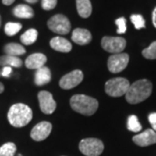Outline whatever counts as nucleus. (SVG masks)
I'll use <instances>...</instances> for the list:
<instances>
[{
  "label": "nucleus",
  "mask_w": 156,
  "mask_h": 156,
  "mask_svg": "<svg viewBox=\"0 0 156 156\" xmlns=\"http://www.w3.org/2000/svg\"><path fill=\"white\" fill-rule=\"evenodd\" d=\"M83 73L80 69H75L64 75L61 78L59 85L62 89H70L76 87L83 80Z\"/></svg>",
  "instance_id": "1a4fd4ad"
},
{
  "label": "nucleus",
  "mask_w": 156,
  "mask_h": 156,
  "mask_svg": "<svg viewBox=\"0 0 156 156\" xmlns=\"http://www.w3.org/2000/svg\"><path fill=\"white\" fill-rule=\"evenodd\" d=\"M0 77H1V69H0Z\"/></svg>",
  "instance_id": "c9c22d12"
},
{
  "label": "nucleus",
  "mask_w": 156,
  "mask_h": 156,
  "mask_svg": "<svg viewBox=\"0 0 156 156\" xmlns=\"http://www.w3.org/2000/svg\"><path fill=\"white\" fill-rule=\"evenodd\" d=\"M51 80V72L50 69L46 66L40 68L36 70L35 73V78L34 82L35 84L37 86H43L45 84L49 83Z\"/></svg>",
  "instance_id": "dca6fc26"
},
{
  "label": "nucleus",
  "mask_w": 156,
  "mask_h": 156,
  "mask_svg": "<svg viewBox=\"0 0 156 156\" xmlns=\"http://www.w3.org/2000/svg\"><path fill=\"white\" fill-rule=\"evenodd\" d=\"M129 56L127 53H118L113 54L108 59V69L111 73L122 72L128 64Z\"/></svg>",
  "instance_id": "6e6552de"
},
{
  "label": "nucleus",
  "mask_w": 156,
  "mask_h": 156,
  "mask_svg": "<svg viewBox=\"0 0 156 156\" xmlns=\"http://www.w3.org/2000/svg\"><path fill=\"white\" fill-rule=\"evenodd\" d=\"M153 85L150 81L141 79L130 84L126 93V100L130 104H137L147 100L152 94Z\"/></svg>",
  "instance_id": "f257e3e1"
},
{
  "label": "nucleus",
  "mask_w": 156,
  "mask_h": 156,
  "mask_svg": "<svg viewBox=\"0 0 156 156\" xmlns=\"http://www.w3.org/2000/svg\"><path fill=\"white\" fill-rule=\"evenodd\" d=\"M71 39L74 43L79 45H86L92 40V35L86 29L76 28L73 30Z\"/></svg>",
  "instance_id": "4468645a"
},
{
  "label": "nucleus",
  "mask_w": 156,
  "mask_h": 156,
  "mask_svg": "<svg viewBox=\"0 0 156 156\" xmlns=\"http://www.w3.org/2000/svg\"><path fill=\"white\" fill-rule=\"evenodd\" d=\"M52 124L49 122H41L34 126L30 131V137L35 141H42L45 140L51 133Z\"/></svg>",
  "instance_id": "9b49d317"
},
{
  "label": "nucleus",
  "mask_w": 156,
  "mask_h": 156,
  "mask_svg": "<svg viewBox=\"0 0 156 156\" xmlns=\"http://www.w3.org/2000/svg\"><path fill=\"white\" fill-rule=\"evenodd\" d=\"M56 4H57V0H42L41 1L42 8L45 11L53 10L56 7Z\"/></svg>",
  "instance_id": "cd10ccee"
},
{
  "label": "nucleus",
  "mask_w": 156,
  "mask_h": 156,
  "mask_svg": "<svg viewBox=\"0 0 156 156\" xmlns=\"http://www.w3.org/2000/svg\"><path fill=\"white\" fill-rule=\"evenodd\" d=\"M148 121L152 126V129L156 132V113H152L148 115Z\"/></svg>",
  "instance_id": "c756f323"
},
{
  "label": "nucleus",
  "mask_w": 156,
  "mask_h": 156,
  "mask_svg": "<svg viewBox=\"0 0 156 156\" xmlns=\"http://www.w3.org/2000/svg\"><path fill=\"white\" fill-rule=\"evenodd\" d=\"M12 73V68L10 66H5L1 69V76L4 77H9Z\"/></svg>",
  "instance_id": "c85d7f7f"
},
{
  "label": "nucleus",
  "mask_w": 156,
  "mask_h": 156,
  "mask_svg": "<svg viewBox=\"0 0 156 156\" xmlns=\"http://www.w3.org/2000/svg\"><path fill=\"white\" fill-rule=\"evenodd\" d=\"M38 101L40 109L45 115L53 114L56 108V102L53 98V95L49 91H40L38 93Z\"/></svg>",
  "instance_id": "9d476101"
},
{
  "label": "nucleus",
  "mask_w": 156,
  "mask_h": 156,
  "mask_svg": "<svg viewBox=\"0 0 156 156\" xmlns=\"http://www.w3.org/2000/svg\"><path fill=\"white\" fill-rule=\"evenodd\" d=\"M38 37V32L36 29H29L20 37V40L24 45L33 44Z\"/></svg>",
  "instance_id": "412c9836"
},
{
  "label": "nucleus",
  "mask_w": 156,
  "mask_h": 156,
  "mask_svg": "<svg viewBox=\"0 0 156 156\" xmlns=\"http://www.w3.org/2000/svg\"><path fill=\"white\" fill-rule=\"evenodd\" d=\"M152 21H153V24L156 28V7L154 9L153 13H152Z\"/></svg>",
  "instance_id": "7c9ffc66"
},
{
  "label": "nucleus",
  "mask_w": 156,
  "mask_h": 156,
  "mask_svg": "<svg viewBox=\"0 0 156 156\" xmlns=\"http://www.w3.org/2000/svg\"><path fill=\"white\" fill-rule=\"evenodd\" d=\"M22 29V24L19 23H7L5 26V32L7 36L12 37L17 34Z\"/></svg>",
  "instance_id": "b1692460"
},
{
  "label": "nucleus",
  "mask_w": 156,
  "mask_h": 156,
  "mask_svg": "<svg viewBox=\"0 0 156 156\" xmlns=\"http://www.w3.org/2000/svg\"><path fill=\"white\" fill-rule=\"evenodd\" d=\"M19 156H21V155H19Z\"/></svg>",
  "instance_id": "e433bc0d"
},
{
  "label": "nucleus",
  "mask_w": 156,
  "mask_h": 156,
  "mask_svg": "<svg viewBox=\"0 0 156 156\" xmlns=\"http://www.w3.org/2000/svg\"><path fill=\"white\" fill-rule=\"evenodd\" d=\"M4 51L5 55L12 56H18L24 55L26 53V50L23 45L16 43H10L5 45L4 47Z\"/></svg>",
  "instance_id": "6ab92c4d"
},
{
  "label": "nucleus",
  "mask_w": 156,
  "mask_h": 156,
  "mask_svg": "<svg viewBox=\"0 0 156 156\" xmlns=\"http://www.w3.org/2000/svg\"><path fill=\"white\" fill-rule=\"evenodd\" d=\"M70 107L73 110L83 115L90 116L94 115L98 107V101L85 95H75L70 98Z\"/></svg>",
  "instance_id": "7ed1b4c3"
},
{
  "label": "nucleus",
  "mask_w": 156,
  "mask_h": 156,
  "mask_svg": "<svg viewBox=\"0 0 156 156\" xmlns=\"http://www.w3.org/2000/svg\"><path fill=\"white\" fill-rule=\"evenodd\" d=\"M50 47L56 51L62 52V53H68L72 50V45L69 41L67 39L61 37H56L52 38L50 42Z\"/></svg>",
  "instance_id": "2eb2a0df"
},
{
  "label": "nucleus",
  "mask_w": 156,
  "mask_h": 156,
  "mask_svg": "<svg viewBox=\"0 0 156 156\" xmlns=\"http://www.w3.org/2000/svg\"><path fill=\"white\" fill-rule=\"evenodd\" d=\"M17 151V146L13 142H6L0 147V156H14Z\"/></svg>",
  "instance_id": "4be33fe9"
},
{
  "label": "nucleus",
  "mask_w": 156,
  "mask_h": 156,
  "mask_svg": "<svg viewBox=\"0 0 156 156\" xmlns=\"http://www.w3.org/2000/svg\"><path fill=\"white\" fill-rule=\"evenodd\" d=\"M4 91H5V86H4V84L0 82V94H2Z\"/></svg>",
  "instance_id": "473e14b6"
},
{
  "label": "nucleus",
  "mask_w": 156,
  "mask_h": 156,
  "mask_svg": "<svg viewBox=\"0 0 156 156\" xmlns=\"http://www.w3.org/2000/svg\"><path fill=\"white\" fill-rule=\"evenodd\" d=\"M133 141L140 147H147L156 143V132L148 128L133 137Z\"/></svg>",
  "instance_id": "f8f14e48"
},
{
  "label": "nucleus",
  "mask_w": 156,
  "mask_h": 156,
  "mask_svg": "<svg viewBox=\"0 0 156 156\" xmlns=\"http://www.w3.org/2000/svg\"><path fill=\"white\" fill-rule=\"evenodd\" d=\"M130 83L128 79L123 77L113 78L105 83V92L112 97H120L126 95Z\"/></svg>",
  "instance_id": "20e7f679"
},
{
  "label": "nucleus",
  "mask_w": 156,
  "mask_h": 156,
  "mask_svg": "<svg viewBox=\"0 0 156 156\" xmlns=\"http://www.w3.org/2000/svg\"><path fill=\"white\" fill-rule=\"evenodd\" d=\"M33 113L31 108L23 103H16L10 108L7 118L8 122L14 128H23L30 122Z\"/></svg>",
  "instance_id": "f03ea898"
},
{
  "label": "nucleus",
  "mask_w": 156,
  "mask_h": 156,
  "mask_svg": "<svg viewBox=\"0 0 156 156\" xmlns=\"http://www.w3.org/2000/svg\"><path fill=\"white\" fill-rule=\"evenodd\" d=\"M29 4H36L38 0H25Z\"/></svg>",
  "instance_id": "72a5a7b5"
},
{
  "label": "nucleus",
  "mask_w": 156,
  "mask_h": 156,
  "mask_svg": "<svg viewBox=\"0 0 156 156\" xmlns=\"http://www.w3.org/2000/svg\"><path fill=\"white\" fill-rule=\"evenodd\" d=\"M79 149L85 156H99L103 152L104 145L99 139L86 138L80 141Z\"/></svg>",
  "instance_id": "39448f33"
},
{
  "label": "nucleus",
  "mask_w": 156,
  "mask_h": 156,
  "mask_svg": "<svg viewBox=\"0 0 156 156\" xmlns=\"http://www.w3.org/2000/svg\"><path fill=\"white\" fill-rule=\"evenodd\" d=\"M142 126L140 123L138 117L134 115H132L128 117V129L129 131H132L134 133H138L141 130Z\"/></svg>",
  "instance_id": "5701e85b"
},
{
  "label": "nucleus",
  "mask_w": 156,
  "mask_h": 156,
  "mask_svg": "<svg viewBox=\"0 0 156 156\" xmlns=\"http://www.w3.org/2000/svg\"><path fill=\"white\" fill-rule=\"evenodd\" d=\"M76 9L80 17L88 18L92 13V5L90 0H76Z\"/></svg>",
  "instance_id": "a211bd4d"
},
{
  "label": "nucleus",
  "mask_w": 156,
  "mask_h": 156,
  "mask_svg": "<svg viewBox=\"0 0 156 156\" xmlns=\"http://www.w3.org/2000/svg\"><path fill=\"white\" fill-rule=\"evenodd\" d=\"M115 24L117 25V33L123 34L127 30V25H126V19L124 17H119L115 20Z\"/></svg>",
  "instance_id": "bb28decb"
},
{
  "label": "nucleus",
  "mask_w": 156,
  "mask_h": 156,
  "mask_svg": "<svg viewBox=\"0 0 156 156\" xmlns=\"http://www.w3.org/2000/svg\"><path fill=\"white\" fill-rule=\"evenodd\" d=\"M130 20L133 23L135 29L140 30L145 28V19L140 14H134L130 17Z\"/></svg>",
  "instance_id": "a878e982"
},
{
  "label": "nucleus",
  "mask_w": 156,
  "mask_h": 156,
  "mask_svg": "<svg viewBox=\"0 0 156 156\" xmlns=\"http://www.w3.org/2000/svg\"><path fill=\"white\" fill-rule=\"evenodd\" d=\"M13 15L18 18L30 19L34 17V11L30 6L27 5H18L13 9Z\"/></svg>",
  "instance_id": "f3484780"
},
{
  "label": "nucleus",
  "mask_w": 156,
  "mask_h": 156,
  "mask_svg": "<svg viewBox=\"0 0 156 156\" xmlns=\"http://www.w3.org/2000/svg\"><path fill=\"white\" fill-rule=\"evenodd\" d=\"M101 44L103 50L112 54L122 53L127 44L126 40L121 37H104Z\"/></svg>",
  "instance_id": "0eeeda50"
},
{
  "label": "nucleus",
  "mask_w": 156,
  "mask_h": 156,
  "mask_svg": "<svg viewBox=\"0 0 156 156\" xmlns=\"http://www.w3.org/2000/svg\"><path fill=\"white\" fill-rule=\"evenodd\" d=\"M47 25L51 31L59 35H66L71 29V24L69 18L64 15L56 14L50 17L47 23Z\"/></svg>",
  "instance_id": "423d86ee"
},
{
  "label": "nucleus",
  "mask_w": 156,
  "mask_h": 156,
  "mask_svg": "<svg viewBox=\"0 0 156 156\" xmlns=\"http://www.w3.org/2000/svg\"><path fill=\"white\" fill-rule=\"evenodd\" d=\"M47 62V57L42 53L31 54L25 60V66L30 69H38L44 67Z\"/></svg>",
  "instance_id": "ddd939ff"
},
{
  "label": "nucleus",
  "mask_w": 156,
  "mask_h": 156,
  "mask_svg": "<svg viewBox=\"0 0 156 156\" xmlns=\"http://www.w3.org/2000/svg\"><path fill=\"white\" fill-rule=\"evenodd\" d=\"M15 2V0H2V3L5 5H11Z\"/></svg>",
  "instance_id": "2f4dec72"
},
{
  "label": "nucleus",
  "mask_w": 156,
  "mask_h": 156,
  "mask_svg": "<svg viewBox=\"0 0 156 156\" xmlns=\"http://www.w3.org/2000/svg\"><path fill=\"white\" fill-rule=\"evenodd\" d=\"M1 21H2V20H1V16H0V26H1Z\"/></svg>",
  "instance_id": "f704fd0d"
},
{
  "label": "nucleus",
  "mask_w": 156,
  "mask_h": 156,
  "mask_svg": "<svg viewBox=\"0 0 156 156\" xmlns=\"http://www.w3.org/2000/svg\"><path fill=\"white\" fill-rule=\"evenodd\" d=\"M0 66H10V67L20 68L23 66L22 59H20L18 56H12L5 55L0 56Z\"/></svg>",
  "instance_id": "aec40b11"
},
{
  "label": "nucleus",
  "mask_w": 156,
  "mask_h": 156,
  "mask_svg": "<svg viewBox=\"0 0 156 156\" xmlns=\"http://www.w3.org/2000/svg\"><path fill=\"white\" fill-rule=\"evenodd\" d=\"M142 56L149 60L156 59V41L153 42L147 48L142 50Z\"/></svg>",
  "instance_id": "393cba45"
}]
</instances>
